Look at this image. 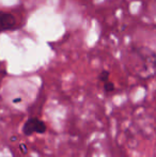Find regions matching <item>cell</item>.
I'll list each match as a JSON object with an SVG mask.
<instances>
[{
  "instance_id": "5b68a950",
  "label": "cell",
  "mask_w": 156,
  "mask_h": 157,
  "mask_svg": "<svg viewBox=\"0 0 156 157\" xmlns=\"http://www.w3.org/2000/svg\"><path fill=\"white\" fill-rule=\"evenodd\" d=\"M21 149H23L24 153H26V145L25 144H21Z\"/></svg>"
},
{
  "instance_id": "7a4b0ae2",
  "label": "cell",
  "mask_w": 156,
  "mask_h": 157,
  "mask_svg": "<svg viewBox=\"0 0 156 157\" xmlns=\"http://www.w3.org/2000/svg\"><path fill=\"white\" fill-rule=\"evenodd\" d=\"M17 27V19L12 13L0 11V32L13 30Z\"/></svg>"
},
{
  "instance_id": "8992f818",
  "label": "cell",
  "mask_w": 156,
  "mask_h": 157,
  "mask_svg": "<svg viewBox=\"0 0 156 157\" xmlns=\"http://www.w3.org/2000/svg\"><path fill=\"white\" fill-rule=\"evenodd\" d=\"M21 98H17V99H14V103H18V101H21Z\"/></svg>"
},
{
  "instance_id": "3957f363",
  "label": "cell",
  "mask_w": 156,
  "mask_h": 157,
  "mask_svg": "<svg viewBox=\"0 0 156 157\" xmlns=\"http://www.w3.org/2000/svg\"><path fill=\"white\" fill-rule=\"evenodd\" d=\"M98 80L102 81V82H107V81H109V72L106 70L102 71L101 72V74L98 75Z\"/></svg>"
},
{
  "instance_id": "277c9868",
  "label": "cell",
  "mask_w": 156,
  "mask_h": 157,
  "mask_svg": "<svg viewBox=\"0 0 156 157\" xmlns=\"http://www.w3.org/2000/svg\"><path fill=\"white\" fill-rule=\"evenodd\" d=\"M104 90H105V92H107V93L112 92L113 90H115V83L111 82V81H107V82H105L104 83Z\"/></svg>"
},
{
  "instance_id": "6da1fadb",
  "label": "cell",
  "mask_w": 156,
  "mask_h": 157,
  "mask_svg": "<svg viewBox=\"0 0 156 157\" xmlns=\"http://www.w3.org/2000/svg\"><path fill=\"white\" fill-rule=\"evenodd\" d=\"M23 132L26 136H31L33 134H44L47 129V126L39 118H30L24 123Z\"/></svg>"
}]
</instances>
